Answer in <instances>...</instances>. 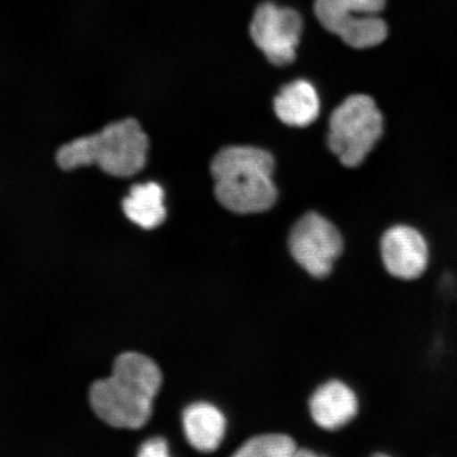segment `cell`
I'll return each mask as SVG.
<instances>
[{"mask_svg": "<svg viewBox=\"0 0 457 457\" xmlns=\"http://www.w3.org/2000/svg\"><path fill=\"white\" fill-rule=\"evenodd\" d=\"M162 386V370L151 358L124 353L114 361L112 376L91 386L89 402L107 425L135 430L150 420L153 402Z\"/></svg>", "mask_w": 457, "mask_h": 457, "instance_id": "cell-1", "label": "cell"}, {"mask_svg": "<svg viewBox=\"0 0 457 457\" xmlns=\"http://www.w3.org/2000/svg\"><path fill=\"white\" fill-rule=\"evenodd\" d=\"M270 153L253 146H228L211 163L215 196L222 207L237 214L265 212L277 202Z\"/></svg>", "mask_w": 457, "mask_h": 457, "instance_id": "cell-2", "label": "cell"}, {"mask_svg": "<svg viewBox=\"0 0 457 457\" xmlns=\"http://www.w3.org/2000/svg\"><path fill=\"white\" fill-rule=\"evenodd\" d=\"M148 147L141 124L128 118L66 143L57 151L56 162L64 170L96 164L108 175L127 179L145 167Z\"/></svg>", "mask_w": 457, "mask_h": 457, "instance_id": "cell-3", "label": "cell"}, {"mask_svg": "<svg viewBox=\"0 0 457 457\" xmlns=\"http://www.w3.org/2000/svg\"><path fill=\"white\" fill-rule=\"evenodd\" d=\"M384 133V118L367 95H353L329 118L330 151L348 168L364 162Z\"/></svg>", "mask_w": 457, "mask_h": 457, "instance_id": "cell-4", "label": "cell"}, {"mask_svg": "<svg viewBox=\"0 0 457 457\" xmlns=\"http://www.w3.org/2000/svg\"><path fill=\"white\" fill-rule=\"evenodd\" d=\"M386 0H314L320 24L356 49L375 47L387 37L386 21L378 16Z\"/></svg>", "mask_w": 457, "mask_h": 457, "instance_id": "cell-5", "label": "cell"}, {"mask_svg": "<svg viewBox=\"0 0 457 457\" xmlns=\"http://www.w3.org/2000/svg\"><path fill=\"white\" fill-rule=\"evenodd\" d=\"M288 245L296 262L316 278L328 276L343 250L338 228L316 212L307 213L296 221Z\"/></svg>", "mask_w": 457, "mask_h": 457, "instance_id": "cell-6", "label": "cell"}, {"mask_svg": "<svg viewBox=\"0 0 457 457\" xmlns=\"http://www.w3.org/2000/svg\"><path fill=\"white\" fill-rule=\"evenodd\" d=\"M302 30V17L295 10L273 3L260 4L250 24L256 47L276 66L289 65L295 60Z\"/></svg>", "mask_w": 457, "mask_h": 457, "instance_id": "cell-7", "label": "cell"}, {"mask_svg": "<svg viewBox=\"0 0 457 457\" xmlns=\"http://www.w3.org/2000/svg\"><path fill=\"white\" fill-rule=\"evenodd\" d=\"M381 255L392 276L413 279L421 276L428 265V245L424 237L408 226H395L381 238Z\"/></svg>", "mask_w": 457, "mask_h": 457, "instance_id": "cell-8", "label": "cell"}, {"mask_svg": "<svg viewBox=\"0 0 457 457\" xmlns=\"http://www.w3.org/2000/svg\"><path fill=\"white\" fill-rule=\"evenodd\" d=\"M312 420L325 430L334 431L355 419L358 400L352 388L331 380L317 388L310 400Z\"/></svg>", "mask_w": 457, "mask_h": 457, "instance_id": "cell-9", "label": "cell"}, {"mask_svg": "<svg viewBox=\"0 0 457 457\" xmlns=\"http://www.w3.org/2000/svg\"><path fill=\"white\" fill-rule=\"evenodd\" d=\"M182 425L187 442L200 453H213L224 439L227 421L215 405L196 403L185 410Z\"/></svg>", "mask_w": 457, "mask_h": 457, "instance_id": "cell-10", "label": "cell"}, {"mask_svg": "<svg viewBox=\"0 0 457 457\" xmlns=\"http://www.w3.org/2000/svg\"><path fill=\"white\" fill-rule=\"evenodd\" d=\"M274 112L283 123L294 128L310 127L319 117L316 88L305 79L286 84L273 102Z\"/></svg>", "mask_w": 457, "mask_h": 457, "instance_id": "cell-11", "label": "cell"}, {"mask_svg": "<svg viewBox=\"0 0 457 457\" xmlns=\"http://www.w3.org/2000/svg\"><path fill=\"white\" fill-rule=\"evenodd\" d=\"M163 200V188L156 182L136 185L130 188L129 196L123 199V212L134 224L152 230L167 219Z\"/></svg>", "mask_w": 457, "mask_h": 457, "instance_id": "cell-12", "label": "cell"}, {"mask_svg": "<svg viewBox=\"0 0 457 457\" xmlns=\"http://www.w3.org/2000/svg\"><path fill=\"white\" fill-rule=\"evenodd\" d=\"M296 445L285 434H266L250 438L237 450V457H290L295 456Z\"/></svg>", "mask_w": 457, "mask_h": 457, "instance_id": "cell-13", "label": "cell"}, {"mask_svg": "<svg viewBox=\"0 0 457 457\" xmlns=\"http://www.w3.org/2000/svg\"><path fill=\"white\" fill-rule=\"evenodd\" d=\"M138 455L141 457L169 456V445L164 438H152L141 445Z\"/></svg>", "mask_w": 457, "mask_h": 457, "instance_id": "cell-14", "label": "cell"}, {"mask_svg": "<svg viewBox=\"0 0 457 457\" xmlns=\"http://www.w3.org/2000/svg\"><path fill=\"white\" fill-rule=\"evenodd\" d=\"M295 456H317L316 453H312V451L311 450H304V449H302V450H296V453L295 454Z\"/></svg>", "mask_w": 457, "mask_h": 457, "instance_id": "cell-15", "label": "cell"}]
</instances>
